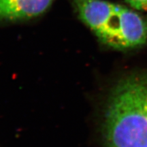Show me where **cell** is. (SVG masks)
<instances>
[{"instance_id":"277c9868","label":"cell","mask_w":147,"mask_h":147,"mask_svg":"<svg viewBox=\"0 0 147 147\" xmlns=\"http://www.w3.org/2000/svg\"><path fill=\"white\" fill-rule=\"evenodd\" d=\"M53 0H0V20L18 21L42 14Z\"/></svg>"},{"instance_id":"6da1fadb","label":"cell","mask_w":147,"mask_h":147,"mask_svg":"<svg viewBox=\"0 0 147 147\" xmlns=\"http://www.w3.org/2000/svg\"><path fill=\"white\" fill-rule=\"evenodd\" d=\"M105 147H147V74L125 78L112 92L104 123Z\"/></svg>"},{"instance_id":"7a4b0ae2","label":"cell","mask_w":147,"mask_h":147,"mask_svg":"<svg viewBox=\"0 0 147 147\" xmlns=\"http://www.w3.org/2000/svg\"><path fill=\"white\" fill-rule=\"evenodd\" d=\"M118 18L115 49H131L146 42L147 23L138 14L118 5Z\"/></svg>"},{"instance_id":"3957f363","label":"cell","mask_w":147,"mask_h":147,"mask_svg":"<svg viewBox=\"0 0 147 147\" xmlns=\"http://www.w3.org/2000/svg\"><path fill=\"white\" fill-rule=\"evenodd\" d=\"M79 16L99 38L115 14L117 4L104 0H74Z\"/></svg>"},{"instance_id":"5b68a950","label":"cell","mask_w":147,"mask_h":147,"mask_svg":"<svg viewBox=\"0 0 147 147\" xmlns=\"http://www.w3.org/2000/svg\"><path fill=\"white\" fill-rule=\"evenodd\" d=\"M134 8L147 11V0H125Z\"/></svg>"}]
</instances>
